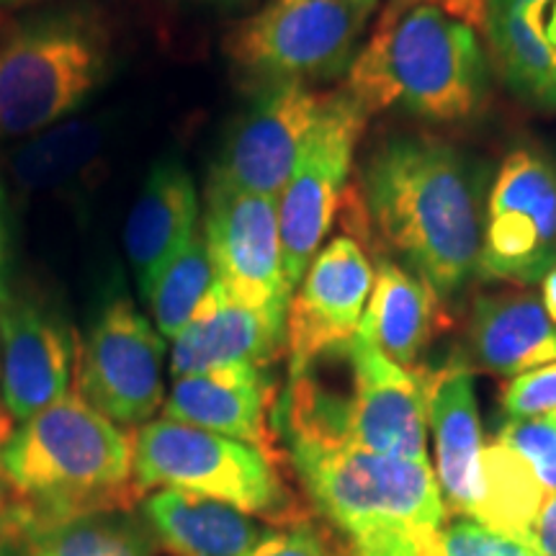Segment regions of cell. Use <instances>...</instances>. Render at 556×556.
Here are the masks:
<instances>
[{
	"label": "cell",
	"instance_id": "cell-33",
	"mask_svg": "<svg viewBox=\"0 0 556 556\" xmlns=\"http://www.w3.org/2000/svg\"><path fill=\"white\" fill-rule=\"evenodd\" d=\"M433 3L446 9L451 16L467 21L469 26H479L482 21V9H484V0H433Z\"/></svg>",
	"mask_w": 556,
	"mask_h": 556
},
{
	"label": "cell",
	"instance_id": "cell-13",
	"mask_svg": "<svg viewBox=\"0 0 556 556\" xmlns=\"http://www.w3.org/2000/svg\"><path fill=\"white\" fill-rule=\"evenodd\" d=\"M325 103L328 96L304 83L263 88L229 129L208 180L278 201Z\"/></svg>",
	"mask_w": 556,
	"mask_h": 556
},
{
	"label": "cell",
	"instance_id": "cell-32",
	"mask_svg": "<svg viewBox=\"0 0 556 556\" xmlns=\"http://www.w3.org/2000/svg\"><path fill=\"white\" fill-rule=\"evenodd\" d=\"M533 548L539 556H556V495H548L533 526Z\"/></svg>",
	"mask_w": 556,
	"mask_h": 556
},
{
	"label": "cell",
	"instance_id": "cell-21",
	"mask_svg": "<svg viewBox=\"0 0 556 556\" xmlns=\"http://www.w3.org/2000/svg\"><path fill=\"white\" fill-rule=\"evenodd\" d=\"M446 325L448 317L443 315L430 283L397 263H381L374 274V289L361 319V338L379 348L397 366L417 371L430 340Z\"/></svg>",
	"mask_w": 556,
	"mask_h": 556
},
{
	"label": "cell",
	"instance_id": "cell-35",
	"mask_svg": "<svg viewBox=\"0 0 556 556\" xmlns=\"http://www.w3.org/2000/svg\"><path fill=\"white\" fill-rule=\"evenodd\" d=\"M11 417L5 415V409H0V446L5 443V438L11 435ZM9 505H11V490H9V482H5V475H3V467H0V520L5 518V513H9Z\"/></svg>",
	"mask_w": 556,
	"mask_h": 556
},
{
	"label": "cell",
	"instance_id": "cell-24",
	"mask_svg": "<svg viewBox=\"0 0 556 556\" xmlns=\"http://www.w3.org/2000/svg\"><path fill=\"white\" fill-rule=\"evenodd\" d=\"M546 503V490L531 467L505 443H484L482 448V500L471 520L533 546V526Z\"/></svg>",
	"mask_w": 556,
	"mask_h": 556
},
{
	"label": "cell",
	"instance_id": "cell-23",
	"mask_svg": "<svg viewBox=\"0 0 556 556\" xmlns=\"http://www.w3.org/2000/svg\"><path fill=\"white\" fill-rule=\"evenodd\" d=\"M148 531L170 556H245L266 531L238 507L180 490H155L142 503Z\"/></svg>",
	"mask_w": 556,
	"mask_h": 556
},
{
	"label": "cell",
	"instance_id": "cell-37",
	"mask_svg": "<svg viewBox=\"0 0 556 556\" xmlns=\"http://www.w3.org/2000/svg\"><path fill=\"white\" fill-rule=\"evenodd\" d=\"M3 5H18V3H31V0H0Z\"/></svg>",
	"mask_w": 556,
	"mask_h": 556
},
{
	"label": "cell",
	"instance_id": "cell-9",
	"mask_svg": "<svg viewBox=\"0 0 556 556\" xmlns=\"http://www.w3.org/2000/svg\"><path fill=\"white\" fill-rule=\"evenodd\" d=\"M366 119L368 114L351 93H330L289 184L278 197L283 276L291 291L307 274L338 217Z\"/></svg>",
	"mask_w": 556,
	"mask_h": 556
},
{
	"label": "cell",
	"instance_id": "cell-7",
	"mask_svg": "<svg viewBox=\"0 0 556 556\" xmlns=\"http://www.w3.org/2000/svg\"><path fill=\"white\" fill-rule=\"evenodd\" d=\"M135 484L139 495L152 490L191 492L276 526L307 518L283 482L276 458L168 417L137 428Z\"/></svg>",
	"mask_w": 556,
	"mask_h": 556
},
{
	"label": "cell",
	"instance_id": "cell-8",
	"mask_svg": "<svg viewBox=\"0 0 556 556\" xmlns=\"http://www.w3.org/2000/svg\"><path fill=\"white\" fill-rule=\"evenodd\" d=\"M379 0H268L235 26L227 54L261 88L345 73Z\"/></svg>",
	"mask_w": 556,
	"mask_h": 556
},
{
	"label": "cell",
	"instance_id": "cell-34",
	"mask_svg": "<svg viewBox=\"0 0 556 556\" xmlns=\"http://www.w3.org/2000/svg\"><path fill=\"white\" fill-rule=\"evenodd\" d=\"M13 294L11 289V242L5 235L3 222H0V302Z\"/></svg>",
	"mask_w": 556,
	"mask_h": 556
},
{
	"label": "cell",
	"instance_id": "cell-6",
	"mask_svg": "<svg viewBox=\"0 0 556 556\" xmlns=\"http://www.w3.org/2000/svg\"><path fill=\"white\" fill-rule=\"evenodd\" d=\"M109 67L111 39L93 11H52L18 24L0 39V142L67 122Z\"/></svg>",
	"mask_w": 556,
	"mask_h": 556
},
{
	"label": "cell",
	"instance_id": "cell-28",
	"mask_svg": "<svg viewBox=\"0 0 556 556\" xmlns=\"http://www.w3.org/2000/svg\"><path fill=\"white\" fill-rule=\"evenodd\" d=\"M497 441L523 458L546 495H556V409L531 417H507Z\"/></svg>",
	"mask_w": 556,
	"mask_h": 556
},
{
	"label": "cell",
	"instance_id": "cell-29",
	"mask_svg": "<svg viewBox=\"0 0 556 556\" xmlns=\"http://www.w3.org/2000/svg\"><path fill=\"white\" fill-rule=\"evenodd\" d=\"M245 556H353L336 531H325L309 518L268 531Z\"/></svg>",
	"mask_w": 556,
	"mask_h": 556
},
{
	"label": "cell",
	"instance_id": "cell-16",
	"mask_svg": "<svg viewBox=\"0 0 556 556\" xmlns=\"http://www.w3.org/2000/svg\"><path fill=\"white\" fill-rule=\"evenodd\" d=\"M287 315L245 307L212 283L191 323L173 338L170 374L180 379L227 366L268 368L287 353Z\"/></svg>",
	"mask_w": 556,
	"mask_h": 556
},
{
	"label": "cell",
	"instance_id": "cell-10",
	"mask_svg": "<svg viewBox=\"0 0 556 556\" xmlns=\"http://www.w3.org/2000/svg\"><path fill=\"white\" fill-rule=\"evenodd\" d=\"M165 340L129 296L103 304L78 353V394L111 422L142 428L165 405Z\"/></svg>",
	"mask_w": 556,
	"mask_h": 556
},
{
	"label": "cell",
	"instance_id": "cell-25",
	"mask_svg": "<svg viewBox=\"0 0 556 556\" xmlns=\"http://www.w3.org/2000/svg\"><path fill=\"white\" fill-rule=\"evenodd\" d=\"M122 513H96L24 536L0 539V556H152L148 528Z\"/></svg>",
	"mask_w": 556,
	"mask_h": 556
},
{
	"label": "cell",
	"instance_id": "cell-17",
	"mask_svg": "<svg viewBox=\"0 0 556 556\" xmlns=\"http://www.w3.org/2000/svg\"><path fill=\"white\" fill-rule=\"evenodd\" d=\"M276 389L266 368L227 366L180 377L165 400V417L212 430L276 458Z\"/></svg>",
	"mask_w": 556,
	"mask_h": 556
},
{
	"label": "cell",
	"instance_id": "cell-31",
	"mask_svg": "<svg viewBox=\"0 0 556 556\" xmlns=\"http://www.w3.org/2000/svg\"><path fill=\"white\" fill-rule=\"evenodd\" d=\"M503 409L507 417H531L556 409V364L533 368L523 377L510 379L503 389Z\"/></svg>",
	"mask_w": 556,
	"mask_h": 556
},
{
	"label": "cell",
	"instance_id": "cell-19",
	"mask_svg": "<svg viewBox=\"0 0 556 556\" xmlns=\"http://www.w3.org/2000/svg\"><path fill=\"white\" fill-rule=\"evenodd\" d=\"M199 222L201 201L191 173L178 160H157L124 227V248L144 299L173 255L199 232Z\"/></svg>",
	"mask_w": 556,
	"mask_h": 556
},
{
	"label": "cell",
	"instance_id": "cell-14",
	"mask_svg": "<svg viewBox=\"0 0 556 556\" xmlns=\"http://www.w3.org/2000/svg\"><path fill=\"white\" fill-rule=\"evenodd\" d=\"M374 289L368 255L351 235L330 240L294 289L287 315L289 374L296 379L319 358L356 338Z\"/></svg>",
	"mask_w": 556,
	"mask_h": 556
},
{
	"label": "cell",
	"instance_id": "cell-36",
	"mask_svg": "<svg viewBox=\"0 0 556 556\" xmlns=\"http://www.w3.org/2000/svg\"><path fill=\"white\" fill-rule=\"evenodd\" d=\"M541 283H544V307L548 312V317L556 323V268L548 270Z\"/></svg>",
	"mask_w": 556,
	"mask_h": 556
},
{
	"label": "cell",
	"instance_id": "cell-5",
	"mask_svg": "<svg viewBox=\"0 0 556 556\" xmlns=\"http://www.w3.org/2000/svg\"><path fill=\"white\" fill-rule=\"evenodd\" d=\"M351 397L332 394L309 374L291 379L278 426L287 435L348 443L374 454L428 462V407L422 371L389 361L366 338L345 345Z\"/></svg>",
	"mask_w": 556,
	"mask_h": 556
},
{
	"label": "cell",
	"instance_id": "cell-4",
	"mask_svg": "<svg viewBox=\"0 0 556 556\" xmlns=\"http://www.w3.org/2000/svg\"><path fill=\"white\" fill-rule=\"evenodd\" d=\"M345 93L366 111L469 119L484 103L486 60L475 26L433 0H394L348 67Z\"/></svg>",
	"mask_w": 556,
	"mask_h": 556
},
{
	"label": "cell",
	"instance_id": "cell-11",
	"mask_svg": "<svg viewBox=\"0 0 556 556\" xmlns=\"http://www.w3.org/2000/svg\"><path fill=\"white\" fill-rule=\"evenodd\" d=\"M556 268V170L546 157L516 150L505 157L482 227L477 276L536 283Z\"/></svg>",
	"mask_w": 556,
	"mask_h": 556
},
{
	"label": "cell",
	"instance_id": "cell-3",
	"mask_svg": "<svg viewBox=\"0 0 556 556\" xmlns=\"http://www.w3.org/2000/svg\"><path fill=\"white\" fill-rule=\"evenodd\" d=\"M312 505L353 556H443L446 505L428 462L287 435Z\"/></svg>",
	"mask_w": 556,
	"mask_h": 556
},
{
	"label": "cell",
	"instance_id": "cell-22",
	"mask_svg": "<svg viewBox=\"0 0 556 556\" xmlns=\"http://www.w3.org/2000/svg\"><path fill=\"white\" fill-rule=\"evenodd\" d=\"M469 351L484 371L523 377L533 368L556 364V323L536 296H482L471 315Z\"/></svg>",
	"mask_w": 556,
	"mask_h": 556
},
{
	"label": "cell",
	"instance_id": "cell-18",
	"mask_svg": "<svg viewBox=\"0 0 556 556\" xmlns=\"http://www.w3.org/2000/svg\"><path fill=\"white\" fill-rule=\"evenodd\" d=\"M426 381L428 426L435 438V479L448 516L471 518L482 500V422L475 379L464 364H451Z\"/></svg>",
	"mask_w": 556,
	"mask_h": 556
},
{
	"label": "cell",
	"instance_id": "cell-20",
	"mask_svg": "<svg viewBox=\"0 0 556 556\" xmlns=\"http://www.w3.org/2000/svg\"><path fill=\"white\" fill-rule=\"evenodd\" d=\"M479 26L507 86L556 109V0H484Z\"/></svg>",
	"mask_w": 556,
	"mask_h": 556
},
{
	"label": "cell",
	"instance_id": "cell-27",
	"mask_svg": "<svg viewBox=\"0 0 556 556\" xmlns=\"http://www.w3.org/2000/svg\"><path fill=\"white\" fill-rule=\"evenodd\" d=\"M214 274L208 261L204 229H199L184 248L173 255V261L157 276L155 287L144 302L150 304L155 328L163 338H176L191 317L197 315L199 304L204 302L206 291L212 289Z\"/></svg>",
	"mask_w": 556,
	"mask_h": 556
},
{
	"label": "cell",
	"instance_id": "cell-1",
	"mask_svg": "<svg viewBox=\"0 0 556 556\" xmlns=\"http://www.w3.org/2000/svg\"><path fill=\"white\" fill-rule=\"evenodd\" d=\"M361 201L381 240L438 296L477 274L482 178L462 152L428 137L389 139L361 168Z\"/></svg>",
	"mask_w": 556,
	"mask_h": 556
},
{
	"label": "cell",
	"instance_id": "cell-30",
	"mask_svg": "<svg viewBox=\"0 0 556 556\" xmlns=\"http://www.w3.org/2000/svg\"><path fill=\"white\" fill-rule=\"evenodd\" d=\"M443 556H539V552L477 520L456 518L443 528Z\"/></svg>",
	"mask_w": 556,
	"mask_h": 556
},
{
	"label": "cell",
	"instance_id": "cell-12",
	"mask_svg": "<svg viewBox=\"0 0 556 556\" xmlns=\"http://www.w3.org/2000/svg\"><path fill=\"white\" fill-rule=\"evenodd\" d=\"M214 283L253 309L289 312L278 201L208 180L201 219Z\"/></svg>",
	"mask_w": 556,
	"mask_h": 556
},
{
	"label": "cell",
	"instance_id": "cell-15",
	"mask_svg": "<svg viewBox=\"0 0 556 556\" xmlns=\"http://www.w3.org/2000/svg\"><path fill=\"white\" fill-rule=\"evenodd\" d=\"M75 364V336L60 312L16 291L0 302V405L13 422L67 397Z\"/></svg>",
	"mask_w": 556,
	"mask_h": 556
},
{
	"label": "cell",
	"instance_id": "cell-2",
	"mask_svg": "<svg viewBox=\"0 0 556 556\" xmlns=\"http://www.w3.org/2000/svg\"><path fill=\"white\" fill-rule=\"evenodd\" d=\"M0 467L11 490L0 539L127 510L139 497L135 435L78 392L18 422L0 446Z\"/></svg>",
	"mask_w": 556,
	"mask_h": 556
},
{
	"label": "cell",
	"instance_id": "cell-26",
	"mask_svg": "<svg viewBox=\"0 0 556 556\" xmlns=\"http://www.w3.org/2000/svg\"><path fill=\"white\" fill-rule=\"evenodd\" d=\"M103 139L101 122H62L13 152L11 173L29 191L54 189L80 176L99 157Z\"/></svg>",
	"mask_w": 556,
	"mask_h": 556
}]
</instances>
